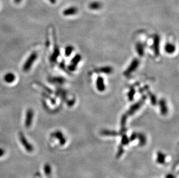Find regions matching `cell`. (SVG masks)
<instances>
[{"instance_id": "cell-1", "label": "cell", "mask_w": 179, "mask_h": 178, "mask_svg": "<svg viewBox=\"0 0 179 178\" xmlns=\"http://www.w3.org/2000/svg\"><path fill=\"white\" fill-rule=\"evenodd\" d=\"M37 58H38V54L37 53L33 52L31 54L23 65V71L25 72L28 71L30 70V68L32 67L33 64L36 62Z\"/></svg>"}, {"instance_id": "cell-2", "label": "cell", "mask_w": 179, "mask_h": 178, "mask_svg": "<svg viewBox=\"0 0 179 178\" xmlns=\"http://www.w3.org/2000/svg\"><path fill=\"white\" fill-rule=\"evenodd\" d=\"M19 139L20 142L22 143L23 146L25 147V149L28 152L33 151L34 150L33 146L27 141V139L25 138L24 134L22 133H20L19 134Z\"/></svg>"}, {"instance_id": "cell-3", "label": "cell", "mask_w": 179, "mask_h": 178, "mask_svg": "<svg viewBox=\"0 0 179 178\" xmlns=\"http://www.w3.org/2000/svg\"><path fill=\"white\" fill-rule=\"evenodd\" d=\"M139 65V60L138 59H134L131 63L129 67L124 72V75L126 76H129L132 72H134L137 68Z\"/></svg>"}, {"instance_id": "cell-4", "label": "cell", "mask_w": 179, "mask_h": 178, "mask_svg": "<svg viewBox=\"0 0 179 178\" xmlns=\"http://www.w3.org/2000/svg\"><path fill=\"white\" fill-rule=\"evenodd\" d=\"M34 117V111L32 109H28L26 112V119H25V126L27 128H29L33 123Z\"/></svg>"}, {"instance_id": "cell-5", "label": "cell", "mask_w": 179, "mask_h": 178, "mask_svg": "<svg viewBox=\"0 0 179 178\" xmlns=\"http://www.w3.org/2000/svg\"><path fill=\"white\" fill-rule=\"evenodd\" d=\"M145 99V97L144 96L143 98L140 101H139L138 102H137V103L134 104V105H133L129 109V110L128 111V114L132 115V114L134 113L136 111L139 109L141 106L143 104Z\"/></svg>"}, {"instance_id": "cell-6", "label": "cell", "mask_w": 179, "mask_h": 178, "mask_svg": "<svg viewBox=\"0 0 179 178\" xmlns=\"http://www.w3.org/2000/svg\"><path fill=\"white\" fill-rule=\"evenodd\" d=\"M160 39L159 36H155L154 37L153 46L154 49V53L156 56H158L160 54Z\"/></svg>"}, {"instance_id": "cell-7", "label": "cell", "mask_w": 179, "mask_h": 178, "mask_svg": "<svg viewBox=\"0 0 179 178\" xmlns=\"http://www.w3.org/2000/svg\"><path fill=\"white\" fill-rule=\"evenodd\" d=\"M78 12V9L75 7H72L65 9L63 11V15L64 16H72L75 15Z\"/></svg>"}, {"instance_id": "cell-8", "label": "cell", "mask_w": 179, "mask_h": 178, "mask_svg": "<svg viewBox=\"0 0 179 178\" xmlns=\"http://www.w3.org/2000/svg\"><path fill=\"white\" fill-rule=\"evenodd\" d=\"M96 87L99 91H103L106 89L104 79L102 77H98L96 81Z\"/></svg>"}, {"instance_id": "cell-9", "label": "cell", "mask_w": 179, "mask_h": 178, "mask_svg": "<svg viewBox=\"0 0 179 178\" xmlns=\"http://www.w3.org/2000/svg\"><path fill=\"white\" fill-rule=\"evenodd\" d=\"M159 104H160V107L162 113L163 115L166 114L168 112V108L166 105V101H165L163 99H162L160 101Z\"/></svg>"}, {"instance_id": "cell-10", "label": "cell", "mask_w": 179, "mask_h": 178, "mask_svg": "<svg viewBox=\"0 0 179 178\" xmlns=\"http://www.w3.org/2000/svg\"><path fill=\"white\" fill-rule=\"evenodd\" d=\"M15 79H16L15 75L12 72L7 73L4 76V80L8 83H11L13 82L15 80Z\"/></svg>"}, {"instance_id": "cell-11", "label": "cell", "mask_w": 179, "mask_h": 178, "mask_svg": "<svg viewBox=\"0 0 179 178\" xmlns=\"http://www.w3.org/2000/svg\"><path fill=\"white\" fill-rule=\"evenodd\" d=\"M90 9L92 10H97V9H100L102 7V4L101 2L98 1H94L90 2L88 5Z\"/></svg>"}, {"instance_id": "cell-12", "label": "cell", "mask_w": 179, "mask_h": 178, "mask_svg": "<svg viewBox=\"0 0 179 178\" xmlns=\"http://www.w3.org/2000/svg\"><path fill=\"white\" fill-rule=\"evenodd\" d=\"M165 50L167 53H173L176 50V46L172 44H167L165 47Z\"/></svg>"}, {"instance_id": "cell-13", "label": "cell", "mask_w": 179, "mask_h": 178, "mask_svg": "<svg viewBox=\"0 0 179 178\" xmlns=\"http://www.w3.org/2000/svg\"><path fill=\"white\" fill-rule=\"evenodd\" d=\"M98 71L104 73H106V74H110L113 72V69L111 67L106 66V67H103L100 68L98 70Z\"/></svg>"}, {"instance_id": "cell-14", "label": "cell", "mask_w": 179, "mask_h": 178, "mask_svg": "<svg viewBox=\"0 0 179 178\" xmlns=\"http://www.w3.org/2000/svg\"><path fill=\"white\" fill-rule=\"evenodd\" d=\"M136 49L137 51V53L139 54L140 56H143L144 53V47L143 44H137L136 45Z\"/></svg>"}, {"instance_id": "cell-15", "label": "cell", "mask_w": 179, "mask_h": 178, "mask_svg": "<svg viewBox=\"0 0 179 178\" xmlns=\"http://www.w3.org/2000/svg\"><path fill=\"white\" fill-rule=\"evenodd\" d=\"M81 59H82V57H81V56L80 54L75 55V57L72 59L71 65H74L75 67H77V65H78V64L80 62Z\"/></svg>"}, {"instance_id": "cell-16", "label": "cell", "mask_w": 179, "mask_h": 178, "mask_svg": "<svg viewBox=\"0 0 179 178\" xmlns=\"http://www.w3.org/2000/svg\"><path fill=\"white\" fill-rule=\"evenodd\" d=\"M73 50H74V48L72 46H67L66 49H65V55H66V57H69L71 55V54L72 53Z\"/></svg>"}, {"instance_id": "cell-17", "label": "cell", "mask_w": 179, "mask_h": 178, "mask_svg": "<svg viewBox=\"0 0 179 178\" xmlns=\"http://www.w3.org/2000/svg\"><path fill=\"white\" fill-rule=\"evenodd\" d=\"M134 94H135V90L134 89H132L128 94V97L130 101H132L134 98Z\"/></svg>"}, {"instance_id": "cell-18", "label": "cell", "mask_w": 179, "mask_h": 178, "mask_svg": "<svg viewBox=\"0 0 179 178\" xmlns=\"http://www.w3.org/2000/svg\"><path fill=\"white\" fill-rule=\"evenodd\" d=\"M44 170H45V174L46 175H49L51 173V168L50 166L48 165H46L44 168Z\"/></svg>"}, {"instance_id": "cell-19", "label": "cell", "mask_w": 179, "mask_h": 178, "mask_svg": "<svg viewBox=\"0 0 179 178\" xmlns=\"http://www.w3.org/2000/svg\"><path fill=\"white\" fill-rule=\"evenodd\" d=\"M150 97V99H151V101L152 104H154V105L157 102V99L155 98V96L153 94H151Z\"/></svg>"}, {"instance_id": "cell-20", "label": "cell", "mask_w": 179, "mask_h": 178, "mask_svg": "<svg viewBox=\"0 0 179 178\" xmlns=\"http://www.w3.org/2000/svg\"><path fill=\"white\" fill-rule=\"evenodd\" d=\"M5 153V151L1 148H0V157L2 156Z\"/></svg>"}, {"instance_id": "cell-21", "label": "cell", "mask_w": 179, "mask_h": 178, "mask_svg": "<svg viewBox=\"0 0 179 178\" xmlns=\"http://www.w3.org/2000/svg\"><path fill=\"white\" fill-rule=\"evenodd\" d=\"M49 1L52 4H55L56 2V0H49Z\"/></svg>"}, {"instance_id": "cell-22", "label": "cell", "mask_w": 179, "mask_h": 178, "mask_svg": "<svg viewBox=\"0 0 179 178\" xmlns=\"http://www.w3.org/2000/svg\"><path fill=\"white\" fill-rule=\"evenodd\" d=\"M21 1H22V0H14V2H15L16 4H19Z\"/></svg>"}]
</instances>
